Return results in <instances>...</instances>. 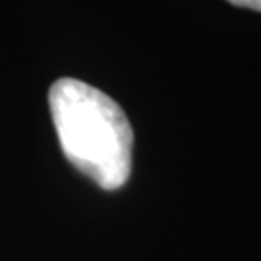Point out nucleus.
Wrapping results in <instances>:
<instances>
[{
  "instance_id": "nucleus-2",
  "label": "nucleus",
  "mask_w": 261,
  "mask_h": 261,
  "mask_svg": "<svg viewBox=\"0 0 261 261\" xmlns=\"http://www.w3.org/2000/svg\"><path fill=\"white\" fill-rule=\"evenodd\" d=\"M234 6H240V8H250L255 12H261V0H226Z\"/></svg>"
},
{
  "instance_id": "nucleus-1",
  "label": "nucleus",
  "mask_w": 261,
  "mask_h": 261,
  "mask_svg": "<svg viewBox=\"0 0 261 261\" xmlns=\"http://www.w3.org/2000/svg\"><path fill=\"white\" fill-rule=\"evenodd\" d=\"M48 105L66 159L103 190L124 186L132 172L134 132L120 105L74 77L53 84Z\"/></svg>"
}]
</instances>
